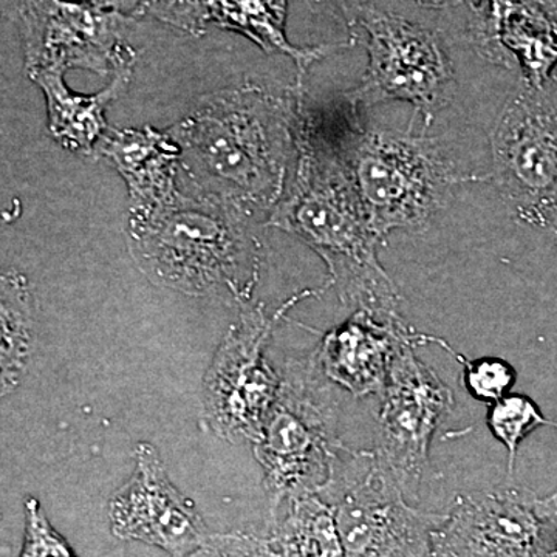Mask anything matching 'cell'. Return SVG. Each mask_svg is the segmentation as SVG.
I'll return each mask as SVG.
<instances>
[{"mask_svg":"<svg viewBox=\"0 0 557 557\" xmlns=\"http://www.w3.org/2000/svg\"><path fill=\"white\" fill-rule=\"evenodd\" d=\"M380 397L376 457L405 493L416 494L432 437L440 421L453 412V392L408 346L392 361Z\"/></svg>","mask_w":557,"mask_h":557,"instance_id":"cell-12","label":"cell"},{"mask_svg":"<svg viewBox=\"0 0 557 557\" xmlns=\"http://www.w3.org/2000/svg\"><path fill=\"white\" fill-rule=\"evenodd\" d=\"M64 75L62 72L44 70L30 73L28 78L46 97L51 137L70 152L97 159L101 143L110 131L106 110L129 89L134 65L121 69L110 78L106 89L91 95L76 94L70 89Z\"/></svg>","mask_w":557,"mask_h":557,"instance_id":"cell-16","label":"cell"},{"mask_svg":"<svg viewBox=\"0 0 557 557\" xmlns=\"http://www.w3.org/2000/svg\"><path fill=\"white\" fill-rule=\"evenodd\" d=\"M81 2L90 3L98 9L116 11V13L126 14V16H145L146 3L148 0H81Z\"/></svg>","mask_w":557,"mask_h":557,"instance_id":"cell-26","label":"cell"},{"mask_svg":"<svg viewBox=\"0 0 557 557\" xmlns=\"http://www.w3.org/2000/svg\"><path fill=\"white\" fill-rule=\"evenodd\" d=\"M186 557H273L267 536L255 533L209 534L207 541Z\"/></svg>","mask_w":557,"mask_h":557,"instance_id":"cell-25","label":"cell"},{"mask_svg":"<svg viewBox=\"0 0 557 557\" xmlns=\"http://www.w3.org/2000/svg\"><path fill=\"white\" fill-rule=\"evenodd\" d=\"M109 520L113 536L172 557L188 556L211 534L194 500L172 483L159 450L146 442L135 448L134 474L110 498Z\"/></svg>","mask_w":557,"mask_h":557,"instance_id":"cell-13","label":"cell"},{"mask_svg":"<svg viewBox=\"0 0 557 557\" xmlns=\"http://www.w3.org/2000/svg\"><path fill=\"white\" fill-rule=\"evenodd\" d=\"M300 9L341 36L344 42L357 46L359 42L358 22L362 11L379 0H295Z\"/></svg>","mask_w":557,"mask_h":557,"instance_id":"cell-23","label":"cell"},{"mask_svg":"<svg viewBox=\"0 0 557 557\" xmlns=\"http://www.w3.org/2000/svg\"><path fill=\"white\" fill-rule=\"evenodd\" d=\"M129 252L153 284L249 306L260 281L263 245L251 219L183 190L166 211L127 225Z\"/></svg>","mask_w":557,"mask_h":557,"instance_id":"cell-3","label":"cell"},{"mask_svg":"<svg viewBox=\"0 0 557 557\" xmlns=\"http://www.w3.org/2000/svg\"><path fill=\"white\" fill-rule=\"evenodd\" d=\"M319 293L306 289L273 314L262 302L249 304L225 333L203 380V420L219 438L258 443L281 387L265 357L273 330L299 300Z\"/></svg>","mask_w":557,"mask_h":557,"instance_id":"cell-9","label":"cell"},{"mask_svg":"<svg viewBox=\"0 0 557 557\" xmlns=\"http://www.w3.org/2000/svg\"><path fill=\"white\" fill-rule=\"evenodd\" d=\"M137 17L72 0H20L25 70L65 73L83 69L112 78L135 65L137 50L129 36Z\"/></svg>","mask_w":557,"mask_h":557,"instance_id":"cell-10","label":"cell"},{"mask_svg":"<svg viewBox=\"0 0 557 557\" xmlns=\"http://www.w3.org/2000/svg\"><path fill=\"white\" fill-rule=\"evenodd\" d=\"M432 557H557V502L522 487L460 496Z\"/></svg>","mask_w":557,"mask_h":557,"instance_id":"cell-11","label":"cell"},{"mask_svg":"<svg viewBox=\"0 0 557 557\" xmlns=\"http://www.w3.org/2000/svg\"><path fill=\"white\" fill-rule=\"evenodd\" d=\"M296 159L267 226L298 237L324 260L329 284L348 309L397 314L401 295L380 262L383 237L370 222L341 152L332 101L313 104L300 89Z\"/></svg>","mask_w":557,"mask_h":557,"instance_id":"cell-1","label":"cell"},{"mask_svg":"<svg viewBox=\"0 0 557 557\" xmlns=\"http://www.w3.org/2000/svg\"><path fill=\"white\" fill-rule=\"evenodd\" d=\"M0 322H2V395L20 386L35 344L36 309L30 281L20 271H5L0 277Z\"/></svg>","mask_w":557,"mask_h":557,"instance_id":"cell-19","label":"cell"},{"mask_svg":"<svg viewBox=\"0 0 557 557\" xmlns=\"http://www.w3.org/2000/svg\"><path fill=\"white\" fill-rule=\"evenodd\" d=\"M553 498V500H556L557 502V490L555 491V493L552 494V496H549Z\"/></svg>","mask_w":557,"mask_h":557,"instance_id":"cell-29","label":"cell"},{"mask_svg":"<svg viewBox=\"0 0 557 557\" xmlns=\"http://www.w3.org/2000/svg\"><path fill=\"white\" fill-rule=\"evenodd\" d=\"M487 426L494 437L507 449L508 472L512 474L520 443L527 435L541 426L557 428V423L548 420L533 399L525 395L509 394L491 405L487 412Z\"/></svg>","mask_w":557,"mask_h":557,"instance_id":"cell-20","label":"cell"},{"mask_svg":"<svg viewBox=\"0 0 557 557\" xmlns=\"http://www.w3.org/2000/svg\"><path fill=\"white\" fill-rule=\"evenodd\" d=\"M429 343L446 346L443 339L410 329L399 313L357 310L322 336L314 354L333 384L361 398L381 394L401 348Z\"/></svg>","mask_w":557,"mask_h":557,"instance_id":"cell-14","label":"cell"},{"mask_svg":"<svg viewBox=\"0 0 557 557\" xmlns=\"http://www.w3.org/2000/svg\"><path fill=\"white\" fill-rule=\"evenodd\" d=\"M265 536L273 557H344L335 509L319 494L288 500Z\"/></svg>","mask_w":557,"mask_h":557,"instance_id":"cell-18","label":"cell"},{"mask_svg":"<svg viewBox=\"0 0 557 557\" xmlns=\"http://www.w3.org/2000/svg\"><path fill=\"white\" fill-rule=\"evenodd\" d=\"M457 5L465 7V9L475 11L480 9V0H456Z\"/></svg>","mask_w":557,"mask_h":557,"instance_id":"cell-28","label":"cell"},{"mask_svg":"<svg viewBox=\"0 0 557 557\" xmlns=\"http://www.w3.org/2000/svg\"><path fill=\"white\" fill-rule=\"evenodd\" d=\"M417 7L424 10L440 11L449 9L456 0H413Z\"/></svg>","mask_w":557,"mask_h":557,"instance_id":"cell-27","label":"cell"},{"mask_svg":"<svg viewBox=\"0 0 557 557\" xmlns=\"http://www.w3.org/2000/svg\"><path fill=\"white\" fill-rule=\"evenodd\" d=\"M358 32L359 38H366L368 67L358 87L346 91L347 97L361 109L409 102L426 131L456 86L448 30L388 9L379 0L362 11Z\"/></svg>","mask_w":557,"mask_h":557,"instance_id":"cell-6","label":"cell"},{"mask_svg":"<svg viewBox=\"0 0 557 557\" xmlns=\"http://www.w3.org/2000/svg\"><path fill=\"white\" fill-rule=\"evenodd\" d=\"M490 178L519 222L557 231V78L522 81L494 123Z\"/></svg>","mask_w":557,"mask_h":557,"instance_id":"cell-8","label":"cell"},{"mask_svg":"<svg viewBox=\"0 0 557 557\" xmlns=\"http://www.w3.org/2000/svg\"><path fill=\"white\" fill-rule=\"evenodd\" d=\"M97 159L119 171L129 190L127 225L145 222L171 208L182 196V149L168 131L110 129Z\"/></svg>","mask_w":557,"mask_h":557,"instance_id":"cell-15","label":"cell"},{"mask_svg":"<svg viewBox=\"0 0 557 557\" xmlns=\"http://www.w3.org/2000/svg\"><path fill=\"white\" fill-rule=\"evenodd\" d=\"M289 0H212L211 24L226 32L239 33L267 54H284L295 62L296 83L304 84L314 62L339 51L354 49L347 42L295 46L287 36Z\"/></svg>","mask_w":557,"mask_h":557,"instance_id":"cell-17","label":"cell"},{"mask_svg":"<svg viewBox=\"0 0 557 557\" xmlns=\"http://www.w3.org/2000/svg\"><path fill=\"white\" fill-rule=\"evenodd\" d=\"M319 496L335 509L344 557H432L448 515L413 508L375 450H341Z\"/></svg>","mask_w":557,"mask_h":557,"instance_id":"cell-7","label":"cell"},{"mask_svg":"<svg viewBox=\"0 0 557 557\" xmlns=\"http://www.w3.org/2000/svg\"><path fill=\"white\" fill-rule=\"evenodd\" d=\"M339 398L317 354L292 358L276 401L255 446L269 497L270 520L292 498L318 494L346 448L338 437Z\"/></svg>","mask_w":557,"mask_h":557,"instance_id":"cell-5","label":"cell"},{"mask_svg":"<svg viewBox=\"0 0 557 557\" xmlns=\"http://www.w3.org/2000/svg\"><path fill=\"white\" fill-rule=\"evenodd\" d=\"M212 0H148L145 16L190 36H201L211 25Z\"/></svg>","mask_w":557,"mask_h":557,"instance_id":"cell-24","label":"cell"},{"mask_svg":"<svg viewBox=\"0 0 557 557\" xmlns=\"http://www.w3.org/2000/svg\"><path fill=\"white\" fill-rule=\"evenodd\" d=\"M463 364L465 386L472 397L486 405L507 397L518 379L512 366L502 358H479Z\"/></svg>","mask_w":557,"mask_h":557,"instance_id":"cell-21","label":"cell"},{"mask_svg":"<svg viewBox=\"0 0 557 557\" xmlns=\"http://www.w3.org/2000/svg\"><path fill=\"white\" fill-rule=\"evenodd\" d=\"M296 83L277 95L245 84L205 95L168 134L182 149L185 193L252 219L271 214L296 159Z\"/></svg>","mask_w":557,"mask_h":557,"instance_id":"cell-2","label":"cell"},{"mask_svg":"<svg viewBox=\"0 0 557 557\" xmlns=\"http://www.w3.org/2000/svg\"><path fill=\"white\" fill-rule=\"evenodd\" d=\"M341 152L370 222L386 239L397 230H426L448 205L454 190L469 182L437 138L412 131L369 129L362 109L346 91L333 98Z\"/></svg>","mask_w":557,"mask_h":557,"instance_id":"cell-4","label":"cell"},{"mask_svg":"<svg viewBox=\"0 0 557 557\" xmlns=\"http://www.w3.org/2000/svg\"><path fill=\"white\" fill-rule=\"evenodd\" d=\"M553 234H555V240H556V245H557V231H555V233H553Z\"/></svg>","mask_w":557,"mask_h":557,"instance_id":"cell-30","label":"cell"},{"mask_svg":"<svg viewBox=\"0 0 557 557\" xmlns=\"http://www.w3.org/2000/svg\"><path fill=\"white\" fill-rule=\"evenodd\" d=\"M24 509V545L17 557H76L69 542L51 525L38 498H25Z\"/></svg>","mask_w":557,"mask_h":557,"instance_id":"cell-22","label":"cell"}]
</instances>
